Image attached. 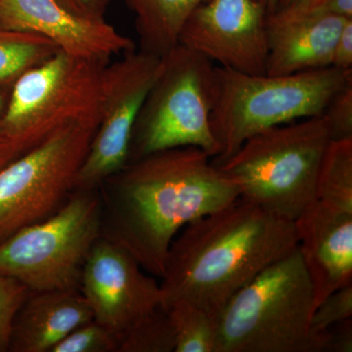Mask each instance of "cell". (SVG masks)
I'll use <instances>...</instances> for the list:
<instances>
[{"label": "cell", "mask_w": 352, "mask_h": 352, "mask_svg": "<svg viewBox=\"0 0 352 352\" xmlns=\"http://www.w3.org/2000/svg\"><path fill=\"white\" fill-rule=\"evenodd\" d=\"M101 237L161 279L176 235L239 198L237 186L197 147L152 153L98 185Z\"/></svg>", "instance_id": "obj_1"}, {"label": "cell", "mask_w": 352, "mask_h": 352, "mask_svg": "<svg viewBox=\"0 0 352 352\" xmlns=\"http://www.w3.org/2000/svg\"><path fill=\"white\" fill-rule=\"evenodd\" d=\"M298 245L295 222L238 198L176 235L160 282L161 307L186 300L219 317L235 294Z\"/></svg>", "instance_id": "obj_2"}, {"label": "cell", "mask_w": 352, "mask_h": 352, "mask_svg": "<svg viewBox=\"0 0 352 352\" xmlns=\"http://www.w3.org/2000/svg\"><path fill=\"white\" fill-rule=\"evenodd\" d=\"M314 285L298 249L266 267L227 302L217 352H326L315 333Z\"/></svg>", "instance_id": "obj_3"}, {"label": "cell", "mask_w": 352, "mask_h": 352, "mask_svg": "<svg viewBox=\"0 0 352 352\" xmlns=\"http://www.w3.org/2000/svg\"><path fill=\"white\" fill-rule=\"evenodd\" d=\"M330 141L323 118H309L256 133L215 166L237 186L240 199L296 222L316 201Z\"/></svg>", "instance_id": "obj_4"}, {"label": "cell", "mask_w": 352, "mask_h": 352, "mask_svg": "<svg viewBox=\"0 0 352 352\" xmlns=\"http://www.w3.org/2000/svg\"><path fill=\"white\" fill-rule=\"evenodd\" d=\"M217 89L210 124L220 164L259 132L320 117L329 102L352 82V69L329 67L288 76L248 75L215 65Z\"/></svg>", "instance_id": "obj_5"}, {"label": "cell", "mask_w": 352, "mask_h": 352, "mask_svg": "<svg viewBox=\"0 0 352 352\" xmlns=\"http://www.w3.org/2000/svg\"><path fill=\"white\" fill-rule=\"evenodd\" d=\"M105 65L58 50L24 72L0 115V147L18 157L68 124H98Z\"/></svg>", "instance_id": "obj_6"}, {"label": "cell", "mask_w": 352, "mask_h": 352, "mask_svg": "<svg viewBox=\"0 0 352 352\" xmlns=\"http://www.w3.org/2000/svg\"><path fill=\"white\" fill-rule=\"evenodd\" d=\"M215 89V65L208 58L180 43L164 55L134 124L127 163L179 147L200 148L212 160L219 156L210 124Z\"/></svg>", "instance_id": "obj_7"}, {"label": "cell", "mask_w": 352, "mask_h": 352, "mask_svg": "<svg viewBox=\"0 0 352 352\" xmlns=\"http://www.w3.org/2000/svg\"><path fill=\"white\" fill-rule=\"evenodd\" d=\"M100 238L98 187H76L54 214L0 243V274L31 292L80 289L85 261Z\"/></svg>", "instance_id": "obj_8"}, {"label": "cell", "mask_w": 352, "mask_h": 352, "mask_svg": "<svg viewBox=\"0 0 352 352\" xmlns=\"http://www.w3.org/2000/svg\"><path fill=\"white\" fill-rule=\"evenodd\" d=\"M97 124H68L0 170V243L66 203Z\"/></svg>", "instance_id": "obj_9"}, {"label": "cell", "mask_w": 352, "mask_h": 352, "mask_svg": "<svg viewBox=\"0 0 352 352\" xmlns=\"http://www.w3.org/2000/svg\"><path fill=\"white\" fill-rule=\"evenodd\" d=\"M162 57L134 50L102 71L100 120L76 187L94 188L129 161L132 131L160 69Z\"/></svg>", "instance_id": "obj_10"}, {"label": "cell", "mask_w": 352, "mask_h": 352, "mask_svg": "<svg viewBox=\"0 0 352 352\" xmlns=\"http://www.w3.org/2000/svg\"><path fill=\"white\" fill-rule=\"evenodd\" d=\"M267 14L256 0H210L191 14L179 43L222 68L266 75Z\"/></svg>", "instance_id": "obj_11"}, {"label": "cell", "mask_w": 352, "mask_h": 352, "mask_svg": "<svg viewBox=\"0 0 352 352\" xmlns=\"http://www.w3.org/2000/svg\"><path fill=\"white\" fill-rule=\"evenodd\" d=\"M80 291L94 319L122 337L161 307L160 282L126 251L100 238L83 267Z\"/></svg>", "instance_id": "obj_12"}, {"label": "cell", "mask_w": 352, "mask_h": 352, "mask_svg": "<svg viewBox=\"0 0 352 352\" xmlns=\"http://www.w3.org/2000/svg\"><path fill=\"white\" fill-rule=\"evenodd\" d=\"M0 28L38 34L69 56L97 63L136 50L133 39L106 19L76 15L57 0H0Z\"/></svg>", "instance_id": "obj_13"}, {"label": "cell", "mask_w": 352, "mask_h": 352, "mask_svg": "<svg viewBox=\"0 0 352 352\" xmlns=\"http://www.w3.org/2000/svg\"><path fill=\"white\" fill-rule=\"evenodd\" d=\"M295 223L316 308L326 296L352 284V208L316 199Z\"/></svg>", "instance_id": "obj_14"}, {"label": "cell", "mask_w": 352, "mask_h": 352, "mask_svg": "<svg viewBox=\"0 0 352 352\" xmlns=\"http://www.w3.org/2000/svg\"><path fill=\"white\" fill-rule=\"evenodd\" d=\"M347 19L333 15L267 14L266 75L288 76L332 67L333 50Z\"/></svg>", "instance_id": "obj_15"}, {"label": "cell", "mask_w": 352, "mask_h": 352, "mask_svg": "<svg viewBox=\"0 0 352 352\" xmlns=\"http://www.w3.org/2000/svg\"><path fill=\"white\" fill-rule=\"evenodd\" d=\"M92 319L80 289L30 291L14 320L8 351L51 352L69 333Z\"/></svg>", "instance_id": "obj_16"}, {"label": "cell", "mask_w": 352, "mask_h": 352, "mask_svg": "<svg viewBox=\"0 0 352 352\" xmlns=\"http://www.w3.org/2000/svg\"><path fill=\"white\" fill-rule=\"evenodd\" d=\"M210 0H122L135 17L139 50L163 57L179 44L191 14Z\"/></svg>", "instance_id": "obj_17"}, {"label": "cell", "mask_w": 352, "mask_h": 352, "mask_svg": "<svg viewBox=\"0 0 352 352\" xmlns=\"http://www.w3.org/2000/svg\"><path fill=\"white\" fill-rule=\"evenodd\" d=\"M164 310L175 330V352L217 351L219 316L186 300L171 302Z\"/></svg>", "instance_id": "obj_18"}, {"label": "cell", "mask_w": 352, "mask_h": 352, "mask_svg": "<svg viewBox=\"0 0 352 352\" xmlns=\"http://www.w3.org/2000/svg\"><path fill=\"white\" fill-rule=\"evenodd\" d=\"M57 51V46L44 36L0 28V83L13 85L24 72Z\"/></svg>", "instance_id": "obj_19"}, {"label": "cell", "mask_w": 352, "mask_h": 352, "mask_svg": "<svg viewBox=\"0 0 352 352\" xmlns=\"http://www.w3.org/2000/svg\"><path fill=\"white\" fill-rule=\"evenodd\" d=\"M316 199L352 208V139L329 143L319 170Z\"/></svg>", "instance_id": "obj_20"}, {"label": "cell", "mask_w": 352, "mask_h": 352, "mask_svg": "<svg viewBox=\"0 0 352 352\" xmlns=\"http://www.w3.org/2000/svg\"><path fill=\"white\" fill-rule=\"evenodd\" d=\"M175 330L168 312L159 307L122 337L119 352H173Z\"/></svg>", "instance_id": "obj_21"}, {"label": "cell", "mask_w": 352, "mask_h": 352, "mask_svg": "<svg viewBox=\"0 0 352 352\" xmlns=\"http://www.w3.org/2000/svg\"><path fill=\"white\" fill-rule=\"evenodd\" d=\"M120 344L119 335L92 319L69 333L51 352H119Z\"/></svg>", "instance_id": "obj_22"}, {"label": "cell", "mask_w": 352, "mask_h": 352, "mask_svg": "<svg viewBox=\"0 0 352 352\" xmlns=\"http://www.w3.org/2000/svg\"><path fill=\"white\" fill-rule=\"evenodd\" d=\"M29 293L18 280L0 274V352L8 351L14 320Z\"/></svg>", "instance_id": "obj_23"}, {"label": "cell", "mask_w": 352, "mask_h": 352, "mask_svg": "<svg viewBox=\"0 0 352 352\" xmlns=\"http://www.w3.org/2000/svg\"><path fill=\"white\" fill-rule=\"evenodd\" d=\"M352 318V284L342 287L326 296L316 308L311 318V329L322 333L335 324Z\"/></svg>", "instance_id": "obj_24"}, {"label": "cell", "mask_w": 352, "mask_h": 352, "mask_svg": "<svg viewBox=\"0 0 352 352\" xmlns=\"http://www.w3.org/2000/svg\"><path fill=\"white\" fill-rule=\"evenodd\" d=\"M321 117L331 141L352 139V82L331 99Z\"/></svg>", "instance_id": "obj_25"}, {"label": "cell", "mask_w": 352, "mask_h": 352, "mask_svg": "<svg viewBox=\"0 0 352 352\" xmlns=\"http://www.w3.org/2000/svg\"><path fill=\"white\" fill-rule=\"evenodd\" d=\"M283 12L319 14L352 18V0H311L302 6Z\"/></svg>", "instance_id": "obj_26"}, {"label": "cell", "mask_w": 352, "mask_h": 352, "mask_svg": "<svg viewBox=\"0 0 352 352\" xmlns=\"http://www.w3.org/2000/svg\"><path fill=\"white\" fill-rule=\"evenodd\" d=\"M324 333L326 352L352 351V318L335 324Z\"/></svg>", "instance_id": "obj_27"}, {"label": "cell", "mask_w": 352, "mask_h": 352, "mask_svg": "<svg viewBox=\"0 0 352 352\" xmlns=\"http://www.w3.org/2000/svg\"><path fill=\"white\" fill-rule=\"evenodd\" d=\"M332 67L344 71L352 69V19H347L333 50Z\"/></svg>", "instance_id": "obj_28"}, {"label": "cell", "mask_w": 352, "mask_h": 352, "mask_svg": "<svg viewBox=\"0 0 352 352\" xmlns=\"http://www.w3.org/2000/svg\"><path fill=\"white\" fill-rule=\"evenodd\" d=\"M69 11L90 19H105L111 0H57Z\"/></svg>", "instance_id": "obj_29"}, {"label": "cell", "mask_w": 352, "mask_h": 352, "mask_svg": "<svg viewBox=\"0 0 352 352\" xmlns=\"http://www.w3.org/2000/svg\"><path fill=\"white\" fill-rule=\"evenodd\" d=\"M309 1H311V0H277L275 12H283V11L292 10V9L302 6L303 4L307 3V2Z\"/></svg>", "instance_id": "obj_30"}, {"label": "cell", "mask_w": 352, "mask_h": 352, "mask_svg": "<svg viewBox=\"0 0 352 352\" xmlns=\"http://www.w3.org/2000/svg\"><path fill=\"white\" fill-rule=\"evenodd\" d=\"M256 1L263 2L267 9V13L271 14L275 12L276 9L277 0H256Z\"/></svg>", "instance_id": "obj_31"}, {"label": "cell", "mask_w": 352, "mask_h": 352, "mask_svg": "<svg viewBox=\"0 0 352 352\" xmlns=\"http://www.w3.org/2000/svg\"><path fill=\"white\" fill-rule=\"evenodd\" d=\"M6 104L4 97L2 96L1 94H0V115H1L2 111H3L4 107H6Z\"/></svg>", "instance_id": "obj_32"}, {"label": "cell", "mask_w": 352, "mask_h": 352, "mask_svg": "<svg viewBox=\"0 0 352 352\" xmlns=\"http://www.w3.org/2000/svg\"><path fill=\"white\" fill-rule=\"evenodd\" d=\"M2 168H4V166H1V164H0V170H1Z\"/></svg>", "instance_id": "obj_33"}]
</instances>
